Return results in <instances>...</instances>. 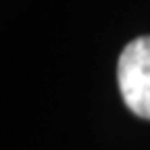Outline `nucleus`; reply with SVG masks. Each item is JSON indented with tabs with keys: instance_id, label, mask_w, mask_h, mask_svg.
<instances>
[{
	"instance_id": "f257e3e1",
	"label": "nucleus",
	"mask_w": 150,
	"mask_h": 150,
	"mask_svg": "<svg viewBox=\"0 0 150 150\" xmlns=\"http://www.w3.org/2000/svg\"><path fill=\"white\" fill-rule=\"evenodd\" d=\"M123 102L142 119H150V35L131 40L117 65Z\"/></svg>"
}]
</instances>
